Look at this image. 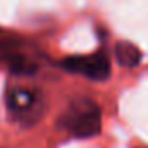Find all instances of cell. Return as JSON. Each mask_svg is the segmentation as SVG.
I'll return each instance as SVG.
<instances>
[{
	"label": "cell",
	"instance_id": "cell-2",
	"mask_svg": "<svg viewBox=\"0 0 148 148\" xmlns=\"http://www.w3.org/2000/svg\"><path fill=\"white\" fill-rule=\"evenodd\" d=\"M5 108L12 122L21 127H33L44 117L45 99L37 87L11 86L5 91Z\"/></svg>",
	"mask_w": 148,
	"mask_h": 148
},
{
	"label": "cell",
	"instance_id": "cell-5",
	"mask_svg": "<svg viewBox=\"0 0 148 148\" xmlns=\"http://www.w3.org/2000/svg\"><path fill=\"white\" fill-rule=\"evenodd\" d=\"M115 58L119 61L120 66H125V68H134L141 63L143 59V52L131 42H125V40H120L115 44Z\"/></svg>",
	"mask_w": 148,
	"mask_h": 148
},
{
	"label": "cell",
	"instance_id": "cell-3",
	"mask_svg": "<svg viewBox=\"0 0 148 148\" xmlns=\"http://www.w3.org/2000/svg\"><path fill=\"white\" fill-rule=\"evenodd\" d=\"M0 63H2L12 75L30 77L38 71V61L33 58L23 42V38L9 33L0 35Z\"/></svg>",
	"mask_w": 148,
	"mask_h": 148
},
{
	"label": "cell",
	"instance_id": "cell-4",
	"mask_svg": "<svg viewBox=\"0 0 148 148\" xmlns=\"http://www.w3.org/2000/svg\"><path fill=\"white\" fill-rule=\"evenodd\" d=\"M59 66L73 75H82L94 82H103L110 77L112 66L110 59L103 51L94 54H79V56H68L59 61Z\"/></svg>",
	"mask_w": 148,
	"mask_h": 148
},
{
	"label": "cell",
	"instance_id": "cell-1",
	"mask_svg": "<svg viewBox=\"0 0 148 148\" xmlns=\"http://www.w3.org/2000/svg\"><path fill=\"white\" fill-rule=\"evenodd\" d=\"M56 124L71 138H94L101 132V108L89 98H75L61 112Z\"/></svg>",
	"mask_w": 148,
	"mask_h": 148
}]
</instances>
